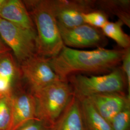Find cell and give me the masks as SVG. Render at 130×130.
<instances>
[{"instance_id": "obj_1", "label": "cell", "mask_w": 130, "mask_h": 130, "mask_svg": "<svg viewBox=\"0 0 130 130\" xmlns=\"http://www.w3.org/2000/svg\"><path fill=\"white\" fill-rule=\"evenodd\" d=\"M124 52L104 47L81 50L64 45L49 62L60 79L66 81L70 75L78 72L99 73L113 70L121 63Z\"/></svg>"}, {"instance_id": "obj_2", "label": "cell", "mask_w": 130, "mask_h": 130, "mask_svg": "<svg viewBox=\"0 0 130 130\" xmlns=\"http://www.w3.org/2000/svg\"><path fill=\"white\" fill-rule=\"evenodd\" d=\"M36 28V53L47 58L57 56L64 46L55 14L53 0L25 1Z\"/></svg>"}, {"instance_id": "obj_3", "label": "cell", "mask_w": 130, "mask_h": 130, "mask_svg": "<svg viewBox=\"0 0 130 130\" xmlns=\"http://www.w3.org/2000/svg\"><path fill=\"white\" fill-rule=\"evenodd\" d=\"M32 93L36 101L38 120L50 126L63 111L73 92L68 80H59Z\"/></svg>"}, {"instance_id": "obj_4", "label": "cell", "mask_w": 130, "mask_h": 130, "mask_svg": "<svg viewBox=\"0 0 130 130\" xmlns=\"http://www.w3.org/2000/svg\"><path fill=\"white\" fill-rule=\"evenodd\" d=\"M73 94L78 98L107 93L123 92L124 76L121 70L114 69L104 75L87 76L80 74L69 77Z\"/></svg>"}, {"instance_id": "obj_5", "label": "cell", "mask_w": 130, "mask_h": 130, "mask_svg": "<svg viewBox=\"0 0 130 130\" xmlns=\"http://www.w3.org/2000/svg\"><path fill=\"white\" fill-rule=\"evenodd\" d=\"M0 36L20 63L36 53L35 30L21 28L0 18Z\"/></svg>"}, {"instance_id": "obj_6", "label": "cell", "mask_w": 130, "mask_h": 130, "mask_svg": "<svg viewBox=\"0 0 130 130\" xmlns=\"http://www.w3.org/2000/svg\"><path fill=\"white\" fill-rule=\"evenodd\" d=\"M21 71L31 93L60 80L53 70L49 58L36 53L21 63Z\"/></svg>"}, {"instance_id": "obj_7", "label": "cell", "mask_w": 130, "mask_h": 130, "mask_svg": "<svg viewBox=\"0 0 130 130\" xmlns=\"http://www.w3.org/2000/svg\"><path fill=\"white\" fill-rule=\"evenodd\" d=\"M58 25L66 28L84 24L83 14L93 11L96 2L89 0H53Z\"/></svg>"}, {"instance_id": "obj_8", "label": "cell", "mask_w": 130, "mask_h": 130, "mask_svg": "<svg viewBox=\"0 0 130 130\" xmlns=\"http://www.w3.org/2000/svg\"><path fill=\"white\" fill-rule=\"evenodd\" d=\"M64 45L71 48L103 47L106 39L102 31L86 24L72 28L58 25Z\"/></svg>"}, {"instance_id": "obj_9", "label": "cell", "mask_w": 130, "mask_h": 130, "mask_svg": "<svg viewBox=\"0 0 130 130\" xmlns=\"http://www.w3.org/2000/svg\"><path fill=\"white\" fill-rule=\"evenodd\" d=\"M11 108V118L7 130H22L38 120L36 101L31 93L12 95Z\"/></svg>"}, {"instance_id": "obj_10", "label": "cell", "mask_w": 130, "mask_h": 130, "mask_svg": "<svg viewBox=\"0 0 130 130\" xmlns=\"http://www.w3.org/2000/svg\"><path fill=\"white\" fill-rule=\"evenodd\" d=\"M86 98L107 121L119 112L130 107V96L124 92L96 94Z\"/></svg>"}, {"instance_id": "obj_11", "label": "cell", "mask_w": 130, "mask_h": 130, "mask_svg": "<svg viewBox=\"0 0 130 130\" xmlns=\"http://www.w3.org/2000/svg\"><path fill=\"white\" fill-rule=\"evenodd\" d=\"M0 18L21 28L35 30L28 9L21 1L0 0Z\"/></svg>"}, {"instance_id": "obj_12", "label": "cell", "mask_w": 130, "mask_h": 130, "mask_svg": "<svg viewBox=\"0 0 130 130\" xmlns=\"http://www.w3.org/2000/svg\"><path fill=\"white\" fill-rule=\"evenodd\" d=\"M49 130H85L80 100L73 94L67 106Z\"/></svg>"}, {"instance_id": "obj_13", "label": "cell", "mask_w": 130, "mask_h": 130, "mask_svg": "<svg viewBox=\"0 0 130 130\" xmlns=\"http://www.w3.org/2000/svg\"><path fill=\"white\" fill-rule=\"evenodd\" d=\"M85 130H111L107 121L101 116L86 98H79Z\"/></svg>"}, {"instance_id": "obj_14", "label": "cell", "mask_w": 130, "mask_h": 130, "mask_svg": "<svg viewBox=\"0 0 130 130\" xmlns=\"http://www.w3.org/2000/svg\"><path fill=\"white\" fill-rule=\"evenodd\" d=\"M123 24L119 20L116 22L108 21L101 29L105 36L111 39L120 46L126 49L130 47V38L122 29Z\"/></svg>"}, {"instance_id": "obj_15", "label": "cell", "mask_w": 130, "mask_h": 130, "mask_svg": "<svg viewBox=\"0 0 130 130\" xmlns=\"http://www.w3.org/2000/svg\"><path fill=\"white\" fill-rule=\"evenodd\" d=\"M103 8L119 18V20L130 27V1H101L98 2Z\"/></svg>"}, {"instance_id": "obj_16", "label": "cell", "mask_w": 130, "mask_h": 130, "mask_svg": "<svg viewBox=\"0 0 130 130\" xmlns=\"http://www.w3.org/2000/svg\"><path fill=\"white\" fill-rule=\"evenodd\" d=\"M12 93L0 98V130H7L11 121Z\"/></svg>"}, {"instance_id": "obj_17", "label": "cell", "mask_w": 130, "mask_h": 130, "mask_svg": "<svg viewBox=\"0 0 130 130\" xmlns=\"http://www.w3.org/2000/svg\"><path fill=\"white\" fill-rule=\"evenodd\" d=\"M108 122L111 130H130V107L118 113Z\"/></svg>"}, {"instance_id": "obj_18", "label": "cell", "mask_w": 130, "mask_h": 130, "mask_svg": "<svg viewBox=\"0 0 130 130\" xmlns=\"http://www.w3.org/2000/svg\"><path fill=\"white\" fill-rule=\"evenodd\" d=\"M16 72L15 63L9 53L0 57V75L7 78L12 82Z\"/></svg>"}, {"instance_id": "obj_19", "label": "cell", "mask_w": 130, "mask_h": 130, "mask_svg": "<svg viewBox=\"0 0 130 130\" xmlns=\"http://www.w3.org/2000/svg\"><path fill=\"white\" fill-rule=\"evenodd\" d=\"M84 23L97 28H102L108 21L107 17L100 11H92L83 14Z\"/></svg>"}, {"instance_id": "obj_20", "label": "cell", "mask_w": 130, "mask_h": 130, "mask_svg": "<svg viewBox=\"0 0 130 130\" xmlns=\"http://www.w3.org/2000/svg\"><path fill=\"white\" fill-rule=\"evenodd\" d=\"M121 71L126 79L129 95H130V47L124 49L121 59Z\"/></svg>"}, {"instance_id": "obj_21", "label": "cell", "mask_w": 130, "mask_h": 130, "mask_svg": "<svg viewBox=\"0 0 130 130\" xmlns=\"http://www.w3.org/2000/svg\"><path fill=\"white\" fill-rule=\"evenodd\" d=\"M12 82L6 77L0 75V93L3 94L11 92V87Z\"/></svg>"}, {"instance_id": "obj_22", "label": "cell", "mask_w": 130, "mask_h": 130, "mask_svg": "<svg viewBox=\"0 0 130 130\" xmlns=\"http://www.w3.org/2000/svg\"><path fill=\"white\" fill-rule=\"evenodd\" d=\"M22 130H49V126L41 121H33L25 126Z\"/></svg>"}, {"instance_id": "obj_23", "label": "cell", "mask_w": 130, "mask_h": 130, "mask_svg": "<svg viewBox=\"0 0 130 130\" xmlns=\"http://www.w3.org/2000/svg\"><path fill=\"white\" fill-rule=\"evenodd\" d=\"M9 49L6 46L0 38V57L5 55V54L9 53Z\"/></svg>"}, {"instance_id": "obj_24", "label": "cell", "mask_w": 130, "mask_h": 130, "mask_svg": "<svg viewBox=\"0 0 130 130\" xmlns=\"http://www.w3.org/2000/svg\"><path fill=\"white\" fill-rule=\"evenodd\" d=\"M3 93H0V98H2L3 96Z\"/></svg>"}]
</instances>
